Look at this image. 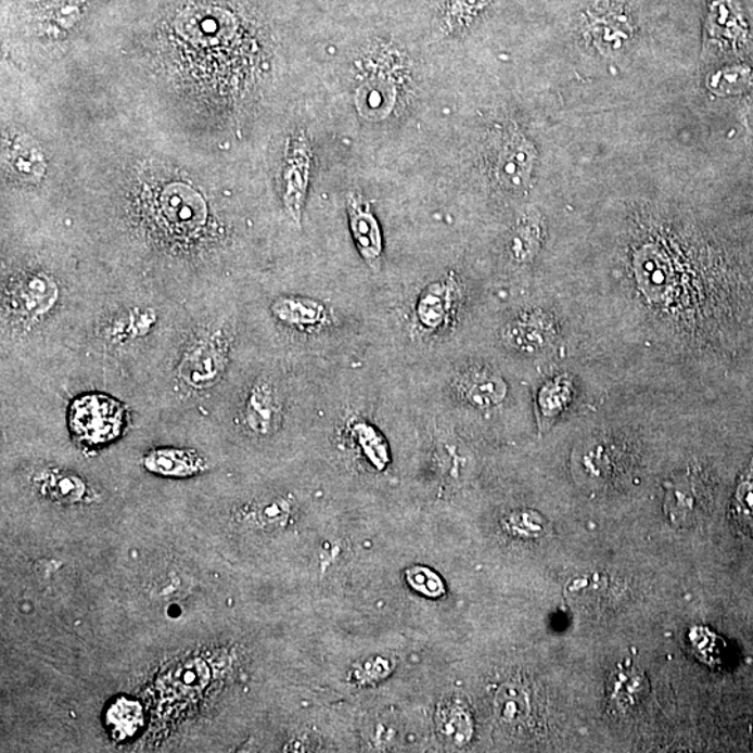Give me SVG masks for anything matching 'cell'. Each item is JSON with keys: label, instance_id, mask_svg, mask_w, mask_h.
<instances>
[{"label": "cell", "instance_id": "1", "mask_svg": "<svg viewBox=\"0 0 753 753\" xmlns=\"http://www.w3.org/2000/svg\"><path fill=\"white\" fill-rule=\"evenodd\" d=\"M141 212L156 237L175 243L195 241L208 221L203 195L183 182L149 186L141 199Z\"/></svg>", "mask_w": 753, "mask_h": 753}, {"label": "cell", "instance_id": "2", "mask_svg": "<svg viewBox=\"0 0 753 753\" xmlns=\"http://www.w3.org/2000/svg\"><path fill=\"white\" fill-rule=\"evenodd\" d=\"M231 340L219 329H204L192 336L180 356L176 374L186 388L200 393L221 381L229 363Z\"/></svg>", "mask_w": 753, "mask_h": 753}, {"label": "cell", "instance_id": "3", "mask_svg": "<svg viewBox=\"0 0 753 753\" xmlns=\"http://www.w3.org/2000/svg\"><path fill=\"white\" fill-rule=\"evenodd\" d=\"M61 299V288L42 271L20 273L3 288V320L31 329L51 316Z\"/></svg>", "mask_w": 753, "mask_h": 753}, {"label": "cell", "instance_id": "4", "mask_svg": "<svg viewBox=\"0 0 753 753\" xmlns=\"http://www.w3.org/2000/svg\"><path fill=\"white\" fill-rule=\"evenodd\" d=\"M125 419V406L104 394L78 396L68 409V427L87 445L114 442L124 429Z\"/></svg>", "mask_w": 753, "mask_h": 753}, {"label": "cell", "instance_id": "5", "mask_svg": "<svg viewBox=\"0 0 753 753\" xmlns=\"http://www.w3.org/2000/svg\"><path fill=\"white\" fill-rule=\"evenodd\" d=\"M559 324L551 312L529 309L518 312L501 330L502 344L518 355L535 356L559 339Z\"/></svg>", "mask_w": 753, "mask_h": 753}, {"label": "cell", "instance_id": "6", "mask_svg": "<svg viewBox=\"0 0 753 753\" xmlns=\"http://www.w3.org/2000/svg\"><path fill=\"white\" fill-rule=\"evenodd\" d=\"M462 290L455 273L429 283L418 297L414 306V322L425 335H434L451 324Z\"/></svg>", "mask_w": 753, "mask_h": 753}, {"label": "cell", "instance_id": "7", "mask_svg": "<svg viewBox=\"0 0 753 753\" xmlns=\"http://www.w3.org/2000/svg\"><path fill=\"white\" fill-rule=\"evenodd\" d=\"M310 169V141L301 131L292 137L288 145L285 166H283V204L297 225L302 221L303 208H305Z\"/></svg>", "mask_w": 753, "mask_h": 753}, {"label": "cell", "instance_id": "8", "mask_svg": "<svg viewBox=\"0 0 753 753\" xmlns=\"http://www.w3.org/2000/svg\"><path fill=\"white\" fill-rule=\"evenodd\" d=\"M243 424L258 437H271L281 429L283 404L277 385L268 376L254 381L244 400Z\"/></svg>", "mask_w": 753, "mask_h": 753}, {"label": "cell", "instance_id": "9", "mask_svg": "<svg viewBox=\"0 0 753 753\" xmlns=\"http://www.w3.org/2000/svg\"><path fill=\"white\" fill-rule=\"evenodd\" d=\"M455 391L472 408L488 410L497 408L508 395L503 376L490 366H469L455 379Z\"/></svg>", "mask_w": 753, "mask_h": 753}, {"label": "cell", "instance_id": "10", "mask_svg": "<svg viewBox=\"0 0 753 753\" xmlns=\"http://www.w3.org/2000/svg\"><path fill=\"white\" fill-rule=\"evenodd\" d=\"M352 237L361 258L373 270H379L383 256V234L368 200L360 193L350 192L346 199Z\"/></svg>", "mask_w": 753, "mask_h": 753}, {"label": "cell", "instance_id": "11", "mask_svg": "<svg viewBox=\"0 0 753 753\" xmlns=\"http://www.w3.org/2000/svg\"><path fill=\"white\" fill-rule=\"evenodd\" d=\"M535 163V150L520 133H510L503 140L498 155L497 178L508 189H522L529 182Z\"/></svg>", "mask_w": 753, "mask_h": 753}, {"label": "cell", "instance_id": "12", "mask_svg": "<svg viewBox=\"0 0 753 753\" xmlns=\"http://www.w3.org/2000/svg\"><path fill=\"white\" fill-rule=\"evenodd\" d=\"M272 316L281 324L299 331H315L329 322L324 303L305 296H281L271 305Z\"/></svg>", "mask_w": 753, "mask_h": 753}, {"label": "cell", "instance_id": "13", "mask_svg": "<svg viewBox=\"0 0 753 753\" xmlns=\"http://www.w3.org/2000/svg\"><path fill=\"white\" fill-rule=\"evenodd\" d=\"M146 471L163 477H192L207 471V462L192 449L156 448L143 459Z\"/></svg>", "mask_w": 753, "mask_h": 753}, {"label": "cell", "instance_id": "14", "mask_svg": "<svg viewBox=\"0 0 753 753\" xmlns=\"http://www.w3.org/2000/svg\"><path fill=\"white\" fill-rule=\"evenodd\" d=\"M648 691V678L637 667L620 666L610 674L608 695L615 711H633L647 698Z\"/></svg>", "mask_w": 753, "mask_h": 753}, {"label": "cell", "instance_id": "15", "mask_svg": "<svg viewBox=\"0 0 753 753\" xmlns=\"http://www.w3.org/2000/svg\"><path fill=\"white\" fill-rule=\"evenodd\" d=\"M574 384L566 375H556L540 386L536 396V412L540 430H547L574 400Z\"/></svg>", "mask_w": 753, "mask_h": 753}, {"label": "cell", "instance_id": "16", "mask_svg": "<svg viewBox=\"0 0 753 753\" xmlns=\"http://www.w3.org/2000/svg\"><path fill=\"white\" fill-rule=\"evenodd\" d=\"M543 234L545 225L540 215L536 212L523 214L512 229L507 244L511 260L518 266H526L535 260L540 251Z\"/></svg>", "mask_w": 753, "mask_h": 753}, {"label": "cell", "instance_id": "17", "mask_svg": "<svg viewBox=\"0 0 753 753\" xmlns=\"http://www.w3.org/2000/svg\"><path fill=\"white\" fill-rule=\"evenodd\" d=\"M707 28L711 36L730 43L744 42L748 23L737 0H715L709 13Z\"/></svg>", "mask_w": 753, "mask_h": 753}, {"label": "cell", "instance_id": "18", "mask_svg": "<svg viewBox=\"0 0 753 753\" xmlns=\"http://www.w3.org/2000/svg\"><path fill=\"white\" fill-rule=\"evenodd\" d=\"M7 153L8 165L20 178L28 182H39L46 173V159L39 145L31 137L16 135L9 140Z\"/></svg>", "mask_w": 753, "mask_h": 753}, {"label": "cell", "instance_id": "19", "mask_svg": "<svg viewBox=\"0 0 753 753\" xmlns=\"http://www.w3.org/2000/svg\"><path fill=\"white\" fill-rule=\"evenodd\" d=\"M620 449L604 439H594L580 448L576 462L579 472L589 481L603 482L613 477L620 462Z\"/></svg>", "mask_w": 753, "mask_h": 753}, {"label": "cell", "instance_id": "20", "mask_svg": "<svg viewBox=\"0 0 753 753\" xmlns=\"http://www.w3.org/2000/svg\"><path fill=\"white\" fill-rule=\"evenodd\" d=\"M155 324L156 315L153 310L133 307L111 320L105 329V339L115 344L145 339Z\"/></svg>", "mask_w": 753, "mask_h": 753}, {"label": "cell", "instance_id": "21", "mask_svg": "<svg viewBox=\"0 0 753 753\" xmlns=\"http://www.w3.org/2000/svg\"><path fill=\"white\" fill-rule=\"evenodd\" d=\"M105 722L107 730L117 741L133 737L143 727L144 713L139 702L119 698L107 707Z\"/></svg>", "mask_w": 753, "mask_h": 753}, {"label": "cell", "instance_id": "22", "mask_svg": "<svg viewBox=\"0 0 753 753\" xmlns=\"http://www.w3.org/2000/svg\"><path fill=\"white\" fill-rule=\"evenodd\" d=\"M438 730L448 744H468L473 736L471 713L461 703H448L438 712Z\"/></svg>", "mask_w": 753, "mask_h": 753}, {"label": "cell", "instance_id": "23", "mask_svg": "<svg viewBox=\"0 0 753 753\" xmlns=\"http://www.w3.org/2000/svg\"><path fill=\"white\" fill-rule=\"evenodd\" d=\"M42 494L58 502L75 503L85 500L87 486L82 478L61 471H48L38 478Z\"/></svg>", "mask_w": 753, "mask_h": 753}, {"label": "cell", "instance_id": "24", "mask_svg": "<svg viewBox=\"0 0 753 753\" xmlns=\"http://www.w3.org/2000/svg\"><path fill=\"white\" fill-rule=\"evenodd\" d=\"M732 520L742 529H753V454L744 471L738 477L731 503Z\"/></svg>", "mask_w": 753, "mask_h": 753}, {"label": "cell", "instance_id": "25", "mask_svg": "<svg viewBox=\"0 0 753 753\" xmlns=\"http://www.w3.org/2000/svg\"><path fill=\"white\" fill-rule=\"evenodd\" d=\"M529 698L525 689L516 684H506L496 697V711L501 720L520 723L529 715Z\"/></svg>", "mask_w": 753, "mask_h": 753}, {"label": "cell", "instance_id": "26", "mask_svg": "<svg viewBox=\"0 0 753 753\" xmlns=\"http://www.w3.org/2000/svg\"><path fill=\"white\" fill-rule=\"evenodd\" d=\"M591 33L599 42L618 47L630 34L628 18L624 14L609 12L599 14L591 22Z\"/></svg>", "mask_w": 753, "mask_h": 753}, {"label": "cell", "instance_id": "27", "mask_svg": "<svg viewBox=\"0 0 753 753\" xmlns=\"http://www.w3.org/2000/svg\"><path fill=\"white\" fill-rule=\"evenodd\" d=\"M702 484L697 481H679L669 484L667 492V507L672 513L688 515L687 512H695L701 507Z\"/></svg>", "mask_w": 753, "mask_h": 753}, {"label": "cell", "instance_id": "28", "mask_svg": "<svg viewBox=\"0 0 753 753\" xmlns=\"http://www.w3.org/2000/svg\"><path fill=\"white\" fill-rule=\"evenodd\" d=\"M358 94L359 110L366 116H375L379 112L388 115L391 107H393L391 106L394 100L393 92L384 82H368L360 88Z\"/></svg>", "mask_w": 753, "mask_h": 753}, {"label": "cell", "instance_id": "29", "mask_svg": "<svg viewBox=\"0 0 753 753\" xmlns=\"http://www.w3.org/2000/svg\"><path fill=\"white\" fill-rule=\"evenodd\" d=\"M506 526L518 537H539L546 532V521L535 511L512 512L507 518Z\"/></svg>", "mask_w": 753, "mask_h": 753}, {"label": "cell", "instance_id": "30", "mask_svg": "<svg viewBox=\"0 0 753 753\" xmlns=\"http://www.w3.org/2000/svg\"><path fill=\"white\" fill-rule=\"evenodd\" d=\"M408 582L414 590L420 591L429 598H439L444 595L445 588L442 578L434 571L425 566H413L408 571Z\"/></svg>", "mask_w": 753, "mask_h": 753}, {"label": "cell", "instance_id": "31", "mask_svg": "<svg viewBox=\"0 0 753 753\" xmlns=\"http://www.w3.org/2000/svg\"><path fill=\"white\" fill-rule=\"evenodd\" d=\"M692 642L702 660L711 663L712 666L722 662L723 643L716 634L706 628H697L693 630Z\"/></svg>", "mask_w": 753, "mask_h": 753}, {"label": "cell", "instance_id": "32", "mask_svg": "<svg viewBox=\"0 0 753 753\" xmlns=\"http://www.w3.org/2000/svg\"><path fill=\"white\" fill-rule=\"evenodd\" d=\"M290 502L278 498V500L268 501L258 506L256 515L264 525H276L282 523L290 515Z\"/></svg>", "mask_w": 753, "mask_h": 753}, {"label": "cell", "instance_id": "33", "mask_svg": "<svg viewBox=\"0 0 753 753\" xmlns=\"http://www.w3.org/2000/svg\"><path fill=\"white\" fill-rule=\"evenodd\" d=\"M390 666L388 662L379 658L375 660H370V662L363 664L358 672H356V678L361 682H374L380 681L385 676H388Z\"/></svg>", "mask_w": 753, "mask_h": 753}]
</instances>
